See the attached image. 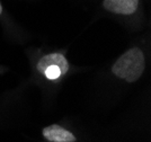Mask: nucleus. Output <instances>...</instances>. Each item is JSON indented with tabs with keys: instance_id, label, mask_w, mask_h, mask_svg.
I'll use <instances>...</instances> for the list:
<instances>
[{
	"instance_id": "f03ea898",
	"label": "nucleus",
	"mask_w": 151,
	"mask_h": 142,
	"mask_svg": "<svg viewBox=\"0 0 151 142\" xmlns=\"http://www.w3.org/2000/svg\"><path fill=\"white\" fill-rule=\"evenodd\" d=\"M139 5L140 0H103V7L106 12L121 16L134 15Z\"/></svg>"
},
{
	"instance_id": "423d86ee",
	"label": "nucleus",
	"mask_w": 151,
	"mask_h": 142,
	"mask_svg": "<svg viewBox=\"0 0 151 142\" xmlns=\"http://www.w3.org/2000/svg\"><path fill=\"white\" fill-rule=\"evenodd\" d=\"M2 12H4V8H2V5H1V2H0V16L2 15Z\"/></svg>"
},
{
	"instance_id": "20e7f679",
	"label": "nucleus",
	"mask_w": 151,
	"mask_h": 142,
	"mask_svg": "<svg viewBox=\"0 0 151 142\" xmlns=\"http://www.w3.org/2000/svg\"><path fill=\"white\" fill-rule=\"evenodd\" d=\"M42 136L45 140L49 142H76L77 138L70 132L69 130L64 129L61 125L51 124L49 126H45L42 130Z\"/></svg>"
},
{
	"instance_id": "39448f33",
	"label": "nucleus",
	"mask_w": 151,
	"mask_h": 142,
	"mask_svg": "<svg viewBox=\"0 0 151 142\" xmlns=\"http://www.w3.org/2000/svg\"><path fill=\"white\" fill-rule=\"evenodd\" d=\"M42 74L44 76L45 78H47L49 80H57L58 78H60L61 76H63L61 69L59 68L58 66H50V67H47Z\"/></svg>"
},
{
	"instance_id": "7ed1b4c3",
	"label": "nucleus",
	"mask_w": 151,
	"mask_h": 142,
	"mask_svg": "<svg viewBox=\"0 0 151 142\" xmlns=\"http://www.w3.org/2000/svg\"><path fill=\"white\" fill-rule=\"evenodd\" d=\"M50 66H58L61 69L62 74L64 76L68 74L70 69L69 61L67 60V58L63 56L62 53H49L43 56L36 63V70L40 74H43L44 70Z\"/></svg>"
},
{
	"instance_id": "f257e3e1",
	"label": "nucleus",
	"mask_w": 151,
	"mask_h": 142,
	"mask_svg": "<svg viewBox=\"0 0 151 142\" xmlns=\"http://www.w3.org/2000/svg\"><path fill=\"white\" fill-rule=\"evenodd\" d=\"M145 70V56L138 46H132L117 58L112 66V74L126 82L138 81Z\"/></svg>"
}]
</instances>
